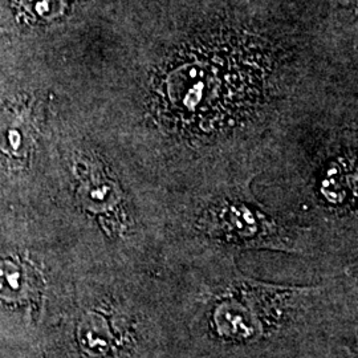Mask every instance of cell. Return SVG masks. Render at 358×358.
<instances>
[{
  "mask_svg": "<svg viewBox=\"0 0 358 358\" xmlns=\"http://www.w3.org/2000/svg\"><path fill=\"white\" fill-rule=\"evenodd\" d=\"M235 252L170 242L158 275L176 327L223 349L247 350L333 325H356L358 272L312 284L262 280Z\"/></svg>",
  "mask_w": 358,
  "mask_h": 358,
  "instance_id": "obj_1",
  "label": "cell"
},
{
  "mask_svg": "<svg viewBox=\"0 0 358 358\" xmlns=\"http://www.w3.org/2000/svg\"><path fill=\"white\" fill-rule=\"evenodd\" d=\"M198 244L242 255L248 251L297 256L327 276L345 272L312 231L269 210L251 186H224L170 199L169 243Z\"/></svg>",
  "mask_w": 358,
  "mask_h": 358,
  "instance_id": "obj_2",
  "label": "cell"
},
{
  "mask_svg": "<svg viewBox=\"0 0 358 358\" xmlns=\"http://www.w3.org/2000/svg\"><path fill=\"white\" fill-rule=\"evenodd\" d=\"M44 287L43 273L32 264L17 259L0 260V299L8 301L38 300Z\"/></svg>",
  "mask_w": 358,
  "mask_h": 358,
  "instance_id": "obj_3",
  "label": "cell"
}]
</instances>
